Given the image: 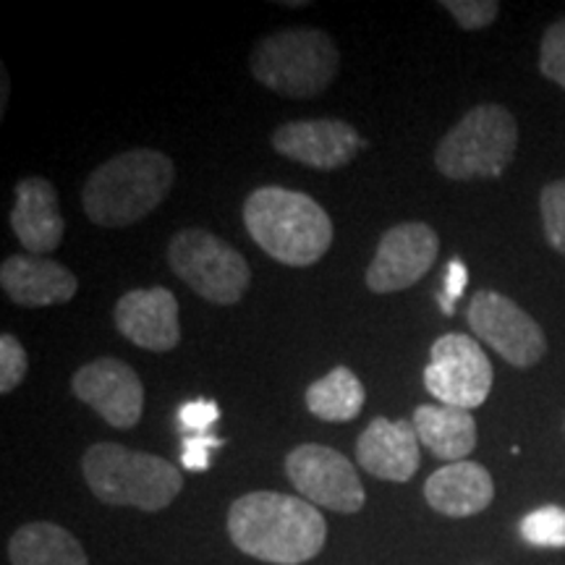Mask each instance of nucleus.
Listing matches in <instances>:
<instances>
[{"instance_id":"1","label":"nucleus","mask_w":565,"mask_h":565,"mask_svg":"<svg viewBox=\"0 0 565 565\" xmlns=\"http://www.w3.org/2000/svg\"><path fill=\"white\" fill-rule=\"evenodd\" d=\"M231 542L244 555L275 565H301L322 553L324 515L303 498L282 492H249L228 511Z\"/></svg>"},{"instance_id":"2","label":"nucleus","mask_w":565,"mask_h":565,"mask_svg":"<svg viewBox=\"0 0 565 565\" xmlns=\"http://www.w3.org/2000/svg\"><path fill=\"white\" fill-rule=\"evenodd\" d=\"M252 242L275 263L309 267L333 244V221L312 196L282 186H259L244 202Z\"/></svg>"},{"instance_id":"3","label":"nucleus","mask_w":565,"mask_h":565,"mask_svg":"<svg viewBox=\"0 0 565 565\" xmlns=\"http://www.w3.org/2000/svg\"><path fill=\"white\" fill-rule=\"evenodd\" d=\"M173 179V160L166 152L147 147L121 152L89 175L82 192V207L95 225L126 228L160 207Z\"/></svg>"},{"instance_id":"4","label":"nucleus","mask_w":565,"mask_h":565,"mask_svg":"<svg viewBox=\"0 0 565 565\" xmlns=\"http://www.w3.org/2000/svg\"><path fill=\"white\" fill-rule=\"evenodd\" d=\"M87 487L105 505H131L158 513L179 498L183 477L166 458L129 450L118 443H97L84 454Z\"/></svg>"},{"instance_id":"5","label":"nucleus","mask_w":565,"mask_h":565,"mask_svg":"<svg viewBox=\"0 0 565 565\" xmlns=\"http://www.w3.org/2000/svg\"><path fill=\"white\" fill-rule=\"evenodd\" d=\"M338 63L341 55L328 32L296 26L259 40L252 53V74L282 97L309 100L333 84Z\"/></svg>"},{"instance_id":"6","label":"nucleus","mask_w":565,"mask_h":565,"mask_svg":"<svg viewBox=\"0 0 565 565\" xmlns=\"http://www.w3.org/2000/svg\"><path fill=\"white\" fill-rule=\"evenodd\" d=\"M519 147V126L503 105H477L445 134L435 150V166L445 179H498Z\"/></svg>"},{"instance_id":"7","label":"nucleus","mask_w":565,"mask_h":565,"mask_svg":"<svg viewBox=\"0 0 565 565\" xmlns=\"http://www.w3.org/2000/svg\"><path fill=\"white\" fill-rule=\"evenodd\" d=\"M171 270L204 301L231 307L249 291L252 270L228 242L202 228L179 231L168 246Z\"/></svg>"},{"instance_id":"8","label":"nucleus","mask_w":565,"mask_h":565,"mask_svg":"<svg viewBox=\"0 0 565 565\" xmlns=\"http://www.w3.org/2000/svg\"><path fill=\"white\" fill-rule=\"evenodd\" d=\"M492 364L482 345L463 333L437 338L424 366V387L443 406L471 408L482 406L492 391Z\"/></svg>"},{"instance_id":"9","label":"nucleus","mask_w":565,"mask_h":565,"mask_svg":"<svg viewBox=\"0 0 565 565\" xmlns=\"http://www.w3.org/2000/svg\"><path fill=\"white\" fill-rule=\"evenodd\" d=\"M471 333L484 341L508 364L526 370L545 356V330L519 303L498 291H477L466 309Z\"/></svg>"},{"instance_id":"10","label":"nucleus","mask_w":565,"mask_h":565,"mask_svg":"<svg viewBox=\"0 0 565 565\" xmlns=\"http://www.w3.org/2000/svg\"><path fill=\"white\" fill-rule=\"evenodd\" d=\"M286 475L315 508L356 513L364 505V487L353 463L328 445L307 443L286 456Z\"/></svg>"},{"instance_id":"11","label":"nucleus","mask_w":565,"mask_h":565,"mask_svg":"<svg viewBox=\"0 0 565 565\" xmlns=\"http://www.w3.org/2000/svg\"><path fill=\"white\" fill-rule=\"evenodd\" d=\"M440 252V236L427 223H398L380 238L372 265L366 267V288L372 294H398L419 282Z\"/></svg>"},{"instance_id":"12","label":"nucleus","mask_w":565,"mask_h":565,"mask_svg":"<svg viewBox=\"0 0 565 565\" xmlns=\"http://www.w3.org/2000/svg\"><path fill=\"white\" fill-rule=\"evenodd\" d=\"M71 391L116 429L137 427L145 412V387L139 374L121 359L103 356L84 364L71 380Z\"/></svg>"},{"instance_id":"13","label":"nucleus","mask_w":565,"mask_h":565,"mask_svg":"<svg viewBox=\"0 0 565 565\" xmlns=\"http://www.w3.org/2000/svg\"><path fill=\"white\" fill-rule=\"evenodd\" d=\"M364 147L362 134L338 118L282 124L273 134V150L315 171H335L349 166Z\"/></svg>"},{"instance_id":"14","label":"nucleus","mask_w":565,"mask_h":565,"mask_svg":"<svg viewBox=\"0 0 565 565\" xmlns=\"http://www.w3.org/2000/svg\"><path fill=\"white\" fill-rule=\"evenodd\" d=\"M113 320L118 333L145 351L166 353L181 341L179 301L173 291L162 286L124 294L116 303Z\"/></svg>"},{"instance_id":"15","label":"nucleus","mask_w":565,"mask_h":565,"mask_svg":"<svg viewBox=\"0 0 565 565\" xmlns=\"http://www.w3.org/2000/svg\"><path fill=\"white\" fill-rule=\"evenodd\" d=\"M419 445L414 424L374 416L359 435L356 458L366 475L385 479V482H408L422 463Z\"/></svg>"},{"instance_id":"16","label":"nucleus","mask_w":565,"mask_h":565,"mask_svg":"<svg viewBox=\"0 0 565 565\" xmlns=\"http://www.w3.org/2000/svg\"><path fill=\"white\" fill-rule=\"evenodd\" d=\"M11 228L26 254L42 257L61 246L66 223L58 207V192L51 181L30 175L17 183V204L11 210Z\"/></svg>"},{"instance_id":"17","label":"nucleus","mask_w":565,"mask_h":565,"mask_svg":"<svg viewBox=\"0 0 565 565\" xmlns=\"http://www.w3.org/2000/svg\"><path fill=\"white\" fill-rule=\"evenodd\" d=\"M0 286L19 307H55L79 291V280L66 267L34 254H11L0 265Z\"/></svg>"},{"instance_id":"18","label":"nucleus","mask_w":565,"mask_h":565,"mask_svg":"<svg viewBox=\"0 0 565 565\" xmlns=\"http://www.w3.org/2000/svg\"><path fill=\"white\" fill-rule=\"evenodd\" d=\"M424 498L433 511L466 519L482 513L494 498V484L490 471L482 463L456 461L437 469L424 484Z\"/></svg>"},{"instance_id":"19","label":"nucleus","mask_w":565,"mask_h":565,"mask_svg":"<svg viewBox=\"0 0 565 565\" xmlns=\"http://www.w3.org/2000/svg\"><path fill=\"white\" fill-rule=\"evenodd\" d=\"M412 424L424 448L443 461H466L477 448V422L466 408L424 404L416 406Z\"/></svg>"},{"instance_id":"20","label":"nucleus","mask_w":565,"mask_h":565,"mask_svg":"<svg viewBox=\"0 0 565 565\" xmlns=\"http://www.w3.org/2000/svg\"><path fill=\"white\" fill-rule=\"evenodd\" d=\"M11 565H89L82 542L51 521L21 526L9 542Z\"/></svg>"},{"instance_id":"21","label":"nucleus","mask_w":565,"mask_h":565,"mask_svg":"<svg viewBox=\"0 0 565 565\" xmlns=\"http://www.w3.org/2000/svg\"><path fill=\"white\" fill-rule=\"evenodd\" d=\"M307 408L322 422H351L364 408V385L349 366H335L307 387Z\"/></svg>"},{"instance_id":"22","label":"nucleus","mask_w":565,"mask_h":565,"mask_svg":"<svg viewBox=\"0 0 565 565\" xmlns=\"http://www.w3.org/2000/svg\"><path fill=\"white\" fill-rule=\"evenodd\" d=\"M519 532L534 547H565V508H536L521 519Z\"/></svg>"},{"instance_id":"23","label":"nucleus","mask_w":565,"mask_h":565,"mask_svg":"<svg viewBox=\"0 0 565 565\" xmlns=\"http://www.w3.org/2000/svg\"><path fill=\"white\" fill-rule=\"evenodd\" d=\"M542 225H545L547 244L565 257V181L547 183L540 194Z\"/></svg>"},{"instance_id":"24","label":"nucleus","mask_w":565,"mask_h":565,"mask_svg":"<svg viewBox=\"0 0 565 565\" xmlns=\"http://www.w3.org/2000/svg\"><path fill=\"white\" fill-rule=\"evenodd\" d=\"M30 370V356L17 335H0V393L9 395L21 385Z\"/></svg>"},{"instance_id":"25","label":"nucleus","mask_w":565,"mask_h":565,"mask_svg":"<svg viewBox=\"0 0 565 565\" xmlns=\"http://www.w3.org/2000/svg\"><path fill=\"white\" fill-rule=\"evenodd\" d=\"M540 71L545 79L565 89V19L555 21L545 32V38H542Z\"/></svg>"},{"instance_id":"26","label":"nucleus","mask_w":565,"mask_h":565,"mask_svg":"<svg viewBox=\"0 0 565 565\" xmlns=\"http://www.w3.org/2000/svg\"><path fill=\"white\" fill-rule=\"evenodd\" d=\"M440 6L469 32L490 26L500 11V3H494V0H445Z\"/></svg>"},{"instance_id":"27","label":"nucleus","mask_w":565,"mask_h":565,"mask_svg":"<svg viewBox=\"0 0 565 565\" xmlns=\"http://www.w3.org/2000/svg\"><path fill=\"white\" fill-rule=\"evenodd\" d=\"M221 419V406L215 401L196 398L179 408V424L186 435H210L212 424Z\"/></svg>"},{"instance_id":"28","label":"nucleus","mask_w":565,"mask_h":565,"mask_svg":"<svg viewBox=\"0 0 565 565\" xmlns=\"http://www.w3.org/2000/svg\"><path fill=\"white\" fill-rule=\"evenodd\" d=\"M223 448V440L215 435H186L181 440V463L189 471H207L212 450Z\"/></svg>"},{"instance_id":"29","label":"nucleus","mask_w":565,"mask_h":565,"mask_svg":"<svg viewBox=\"0 0 565 565\" xmlns=\"http://www.w3.org/2000/svg\"><path fill=\"white\" fill-rule=\"evenodd\" d=\"M466 282H469V270H466V265L461 259H450L448 270H445V286H443V294L448 296V299H458L466 291Z\"/></svg>"}]
</instances>
